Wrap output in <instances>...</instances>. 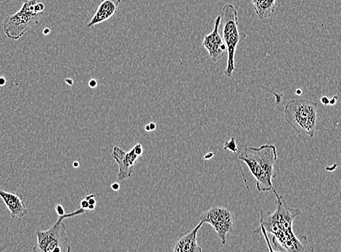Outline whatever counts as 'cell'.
<instances>
[{"instance_id": "cell-1", "label": "cell", "mask_w": 341, "mask_h": 252, "mask_svg": "<svg viewBox=\"0 0 341 252\" xmlns=\"http://www.w3.org/2000/svg\"><path fill=\"white\" fill-rule=\"evenodd\" d=\"M283 198H277L275 211L273 213H260V227L254 233L261 232L266 238L268 244V235L272 236V243L280 251H311L307 248L308 239L307 237L298 238L294 233L293 221L296 217L301 214L298 209L289 208L282 201Z\"/></svg>"}, {"instance_id": "cell-2", "label": "cell", "mask_w": 341, "mask_h": 252, "mask_svg": "<svg viewBox=\"0 0 341 252\" xmlns=\"http://www.w3.org/2000/svg\"><path fill=\"white\" fill-rule=\"evenodd\" d=\"M238 158L245 163L252 175L256 179V188L259 192L272 190L276 198L280 197L272 184V179L277 177V173L274 169L275 161L277 160L276 146L269 144L259 148L248 146L243 149Z\"/></svg>"}, {"instance_id": "cell-3", "label": "cell", "mask_w": 341, "mask_h": 252, "mask_svg": "<svg viewBox=\"0 0 341 252\" xmlns=\"http://www.w3.org/2000/svg\"><path fill=\"white\" fill-rule=\"evenodd\" d=\"M219 32L228 49V63L224 75L232 77L235 69V56L237 47L246 38V34L239 31L238 13L233 4L228 3L223 7L221 11Z\"/></svg>"}, {"instance_id": "cell-4", "label": "cell", "mask_w": 341, "mask_h": 252, "mask_svg": "<svg viewBox=\"0 0 341 252\" xmlns=\"http://www.w3.org/2000/svg\"><path fill=\"white\" fill-rule=\"evenodd\" d=\"M317 102L311 100H291L285 105L284 117L295 132L314 137L317 126Z\"/></svg>"}, {"instance_id": "cell-5", "label": "cell", "mask_w": 341, "mask_h": 252, "mask_svg": "<svg viewBox=\"0 0 341 252\" xmlns=\"http://www.w3.org/2000/svg\"><path fill=\"white\" fill-rule=\"evenodd\" d=\"M86 210L82 207L78 208L73 212L59 216L58 220L54 226L48 231H37L36 233V246L33 251L36 252H69L70 246L68 243L66 227L64 220L73 218L86 212Z\"/></svg>"}, {"instance_id": "cell-6", "label": "cell", "mask_w": 341, "mask_h": 252, "mask_svg": "<svg viewBox=\"0 0 341 252\" xmlns=\"http://www.w3.org/2000/svg\"><path fill=\"white\" fill-rule=\"evenodd\" d=\"M36 0H22V6L15 14L6 17L3 22V31L7 38L18 40L38 24L43 16V13L34 11Z\"/></svg>"}, {"instance_id": "cell-7", "label": "cell", "mask_w": 341, "mask_h": 252, "mask_svg": "<svg viewBox=\"0 0 341 252\" xmlns=\"http://www.w3.org/2000/svg\"><path fill=\"white\" fill-rule=\"evenodd\" d=\"M201 221L213 227L223 245L226 244V235L233 231L234 219L229 210L224 207L213 206L203 213Z\"/></svg>"}, {"instance_id": "cell-8", "label": "cell", "mask_w": 341, "mask_h": 252, "mask_svg": "<svg viewBox=\"0 0 341 252\" xmlns=\"http://www.w3.org/2000/svg\"><path fill=\"white\" fill-rule=\"evenodd\" d=\"M221 19V16H217L215 20L213 31L204 37L202 43L203 46L208 50L210 58L213 63H216L223 58L228 52L226 44L219 32Z\"/></svg>"}, {"instance_id": "cell-9", "label": "cell", "mask_w": 341, "mask_h": 252, "mask_svg": "<svg viewBox=\"0 0 341 252\" xmlns=\"http://www.w3.org/2000/svg\"><path fill=\"white\" fill-rule=\"evenodd\" d=\"M112 156L119 165V172L117 174L119 181H124L132 177L134 164L139 157L136 154L134 146L132 150L129 151H124L121 148L114 146Z\"/></svg>"}, {"instance_id": "cell-10", "label": "cell", "mask_w": 341, "mask_h": 252, "mask_svg": "<svg viewBox=\"0 0 341 252\" xmlns=\"http://www.w3.org/2000/svg\"><path fill=\"white\" fill-rule=\"evenodd\" d=\"M0 197L10 210L11 218H22L28 213L26 204L23 201V196L20 193L6 192L0 190Z\"/></svg>"}, {"instance_id": "cell-11", "label": "cell", "mask_w": 341, "mask_h": 252, "mask_svg": "<svg viewBox=\"0 0 341 252\" xmlns=\"http://www.w3.org/2000/svg\"><path fill=\"white\" fill-rule=\"evenodd\" d=\"M121 2L122 0H101L95 15L87 24V28H91L110 19L117 13Z\"/></svg>"}, {"instance_id": "cell-12", "label": "cell", "mask_w": 341, "mask_h": 252, "mask_svg": "<svg viewBox=\"0 0 341 252\" xmlns=\"http://www.w3.org/2000/svg\"><path fill=\"white\" fill-rule=\"evenodd\" d=\"M203 223L198 225L192 231L181 236L176 241L172 251L174 252H201L202 248L198 245L197 236L198 231L202 227Z\"/></svg>"}, {"instance_id": "cell-13", "label": "cell", "mask_w": 341, "mask_h": 252, "mask_svg": "<svg viewBox=\"0 0 341 252\" xmlns=\"http://www.w3.org/2000/svg\"><path fill=\"white\" fill-rule=\"evenodd\" d=\"M256 14L260 20L273 16L276 8V0H251Z\"/></svg>"}, {"instance_id": "cell-14", "label": "cell", "mask_w": 341, "mask_h": 252, "mask_svg": "<svg viewBox=\"0 0 341 252\" xmlns=\"http://www.w3.org/2000/svg\"><path fill=\"white\" fill-rule=\"evenodd\" d=\"M224 149L225 151H230L233 152L237 156V153L238 152V146H237L236 139L234 137H232L229 140H226L224 143Z\"/></svg>"}, {"instance_id": "cell-15", "label": "cell", "mask_w": 341, "mask_h": 252, "mask_svg": "<svg viewBox=\"0 0 341 252\" xmlns=\"http://www.w3.org/2000/svg\"><path fill=\"white\" fill-rule=\"evenodd\" d=\"M97 195L96 194H91L89 196H85V199L87 200L88 201L89 204L92 205H96L97 203Z\"/></svg>"}, {"instance_id": "cell-16", "label": "cell", "mask_w": 341, "mask_h": 252, "mask_svg": "<svg viewBox=\"0 0 341 252\" xmlns=\"http://www.w3.org/2000/svg\"><path fill=\"white\" fill-rule=\"evenodd\" d=\"M45 9V6L43 3H36L34 6V11L37 13H43Z\"/></svg>"}, {"instance_id": "cell-17", "label": "cell", "mask_w": 341, "mask_h": 252, "mask_svg": "<svg viewBox=\"0 0 341 252\" xmlns=\"http://www.w3.org/2000/svg\"><path fill=\"white\" fill-rule=\"evenodd\" d=\"M134 149H135V153L138 156H141L142 155V153H143V149H142V146L140 143H137L134 146Z\"/></svg>"}, {"instance_id": "cell-18", "label": "cell", "mask_w": 341, "mask_h": 252, "mask_svg": "<svg viewBox=\"0 0 341 252\" xmlns=\"http://www.w3.org/2000/svg\"><path fill=\"white\" fill-rule=\"evenodd\" d=\"M55 209L58 216H63V215L65 214V210L63 209V206H62V205H57V206L55 207Z\"/></svg>"}, {"instance_id": "cell-19", "label": "cell", "mask_w": 341, "mask_h": 252, "mask_svg": "<svg viewBox=\"0 0 341 252\" xmlns=\"http://www.w3.org/2000/svg\"><path fill=\"white\" fill-rule=\"evenodd\" d=\"M89 206H90V204H89L88 201H87V200L84 199L82 201H81L80 207H82V209H85L86 211L88 210Z\"/></svg>"}, {"instance_id": "cell-20", "label": "cell", "mask_w": 341, "mask_h": 252, "mask_svg": "<svg viewBox=\"0 0 341 252\" xmlns=\"http://www.w3.org/2000/svg\"><path fill=\"white\" fill-rule=\"evenodd\" d=\"M337 100H338V96L337 95H335V96L331 97L330 99V102H329V105H335L337 103Z\"/></svg>"}, {"instance_id": "cell-21", "label": "cell", "mask_w": 341, "mask_h": 252, "mask_svg": "<svg viewBox=\"0 0 341 252\" xmlns=\"http://www.w3.org/2000/svg\"><path fill=\"white\" fill-rule=\"evenodd\" d=\"M320 101L324 105H328L329 102H330V99L327 97L323 96L321 98Z\"/></svg>"}, {"instance_id": "cell-22", "label": "cell", "mask_w": 341, "mask_h": 252, "mask_svg": "<svg viewBox=\"0 0 341 252\" xmlns=\"http://www.w3.org/2000/svg\"><path fill=\"white\" fill-rule=\"evenodd\" d=\"M89 87L91 88L94 89L97 86V82L95 80H91L88 83Z\"/></svg>"}, {"instance_id": "cell-23", "label": "cell", "mask_w": 341, "mask_h": 252, "mask_svg": "<svg viewBox=\"0 0 341 252\" xmlns=\"http://www.w3.org/2000/svg\"><path fill=\"white\" fill-rule=\"evenodd\" d=\"M111 188L114 191H119V190L120 189V185L118 183H112L111 185Z\"/></svg>"}, {"instance_id": "cell-24", "label": "cell", "mask_w": 341, "mask_h": 252, "mask_svg": "<svg viewBox=\"0 0 341 252\" xmlns=\"http://www.w3.org/2000/svg\"><path fill=\"white\" fill-rule=\"evenodd\" d=\"M65 83L67 84L68 85H70V86H73V84H74V82H73V80H72L71 78H66L65 80Z\"/></svg>"}, {"instance_id": "cell-25", "label": "cell", "mask_w": 341, "mask_h": 252, "mask_svg": "<svg viewBox=\"0 0 341 252\" xmlns=\"http://www.w3.org/2000/svg\"><path fill=\"white\" fill-rule=\"evenodd\" d=\"M213 157V153H208V154H206V156H204V159H206V160H209V159H211V158Z\"/></svg>"}, {"instance_id": "cell-26", "label": "cell", "mask_w": 341, "mask_h": 252, "mask_svg": "<svg viewBox=\"0 0 341 252\" xmlns=\"http://www.w3.org/2000/svg\"><path fill=\"white\" fill-rule=\"evenodd\" d=\"M149 128H150L151 132L155 131L156 129V124L154 123V122H151L149 124Z\"/></svg>"}, {"instance_id": "cell-27", "label": "cell", "mask_w": 341, "mask_h": 252, "mask_svg": "<svg viewBox=\"0 0 341 252\" xmlns=\"http://www.w3.org/2000/svg\"><path fill=\"white\" fill-rule=\"evenodd\" d=\"M6 80L4 77H0V87L4 86L6 85Z\"/></svg>"}, {"instance_id": "cell-28", "label": "cell", "mask_w": 341, "mask_h": 252, "mask_svg": "<svg viewBox=\"0 0 341 252\" xmlns=\"http://www.w3.org/2000/svg\"><path fill=\"white\" fill-rule=\"evenodd\" d=\"M50 33V28H45V29H44V31H43V33H44V34H45V35H48L49 33Z\"/></svg>"}, {"instance_id": "cell-29", "label": "cell", "mask_w": 341, "mask_h": 252, "mask_svg": "<svg viewBox=\"0 0 341 252\" xmlns=\"http://www.w3.org/2000/svg\"><path fill=\"white\" fill-rule=\"evenodd\" d=\"M73 166L74 168H79L80 166V163H79L78 161H74V162L73 163Z\"/></svg>"}, {"instance_id": "cell-30", "label": "cell", "mask_w": 341, "mask_h": 252, "mask_svg": "<svg viewBox=\"0 0 341 252\" xmlns=\"http://www.w3.org/2000/svg\"><path fill=\"white\" fill-rule=\"evenodd\" d=\"M144 130L146 131V132H151L150 128H149V124H147V125L144 127Z\"/></svg>"}, {"instance_id": "cell-31", "label": "cell", "mask_w": 341, "mask_h": 252, "mask_svg": "<svg viewBox=\"0 0 341 252\" xmlns=\"http://www.w3.org/2000/svg\"><path fill=\"white\" fill-rule=\"evenodd\" d=\"M295 93L297 94L298 95H300L302 94V91L301 90H300V89H298V90H296V92H295Z\"/></svg>"}]
</instances>
